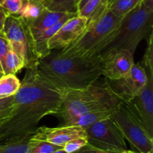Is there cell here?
I'll list each match as a JSON object with an SVG mask.
<instances>
[{
    "label": "cell",
    "instance_id": "4fadbf2b",
    "mask_svg": "<svg viewBox=\"0 0 153 153\" xmlns=\"http://www.w3.org/2000/svg\"><path fill=\"white\" fill-rule=\"evenodd\" d=\"M78 137H86L85 128L76 125H64L58 128L43 126L37 128L32 139L47 141L63 147L67 142Z\"/></svg>",
    "mask_w": 153,
    "mask_h": 153
},
{
    "label": "cell",
    "instance_id": "3957f363",
    "mask_svg": "<svg viewBox=\"0 0 153 153\" xmlns=\"http://www.w3.org/2000/svg\"><path fill=\"white\" fill-rule=\"evenodd\" d=\"M97 81L85 88L64 92L61 108L56 116H61L65 124L87 112L114 109L122 102L107 80L102 83Z\"/></svg>",
    "mask_w": 153,
    "mask_h": 153
},
{
    "label": "cell",
    "instance_id": "5bb4252c",
    "mask_svg": "<svg viewBox=\"0 0 153 153\" xmlns=\"http://www.w3.org/2000/svg\"><path fill=\"white\" fill-rule=\"evenodd\" d=\"M76 16H77V13H67L64 17L47 29L37 34L30 36L33 53L37 60L41 59L50 53L51 50L48 46L49 40L68 20Z\"/></svg>",
    "mask_w": 153,
    "mask_h": 153
},
{
    "label": "cell",
    "instance_id": "7a4b0ae2",
    "mask_svg": "<svg viewBox=\"0 0 153 153\" xmlns=\"http://www.w3.org/2000/svg\"><path fill=\"white\" fill-rule=\"evenodd\" d=\"M39 74L63 92L88 86L102 75L100 56L89 58L64 57L58 52H52L36 63Z\"/></svg>",
    "mask_w": 153,
    "mask_h": 153
},
{
    "label": "cell",
    "instance_id": "30bf717a",
    "mask_svg": "<svg viewBox=\"0 0 153 153\" xmlns=\"http://www.w3.org/2000/svg\"><path fill=\"white\" fill-rule=\"evenodd\" d=\"M148 80L144 68L140 63L134 64L129 73L120 79L110 80L108 83L115 94L122 101L127 102L135 97Z\"/></svg>",
    "mask_w": 153,
    "mask_h": 153
},
{
    "label": "cell",
    "instance_id": "83f0119b",
    "mask_svg": "<svg viewBox=\"0 0 153 153\" xmlns=\"http://www.w3.org/2000/svg\"><path fill=\"white\" fill-rule=\"evenodd\" d=\"M10 50H11V47H10V43L6 38L5 34H4L3 31L0 32V62H1V66H3L4 58Z\"/></svg>",
    "mask_w": 153,
    "mask_h": 153
},
{
    "label": "cell",
    "instance_id": "44dd1931",
    "mask_svg": "<svg viewBox=\"0 0 153 153\" xmlns=\"http://www.w3.org/2000/svg\"><path fill=\"white\" fill-rule=\"evenodd\" d=\"M23 68H25L23 59L18 54L10 50L4 58L2 66L4 74H15Z\"/></svg>",
    "mask_w": 153,
    "mask_h": 153
},
{
    "label": "cell",
    "instance_id": "f546056e",
    "mask_svg": "<svg viewBox=\"0 0 153 153\" xmlns=\"http://www.w3.org/2000/svg\"><path fill=\"white\" fill-rule=\"evenodd\" d=\"M8 15L9 14L6 10H4L2 8L0 7V32L3 31L4 22H5V20Z\"/></svg>",
    "mask_w": 153,
    "mask_h": 153
},
{
    "label": "cell",
    "instance_id": "603a6c76",
    "mask_svg": "<svg viewBox=\"0 0 153 153\" xmlns=\"http://www.w3.org/2000/svg\"><path fill=\"white\" fill-rule=\"evenodd\" d=\"M13 96L0 97V125L13 116L14 112Z\"/></svg>",
    "mask_w": 153,
    "mask_h": 153
},
{
    "label": "cell",
    "instance_id": "2e32d148",
    "mask_svg": "<svg viewBox=\"0 0 153 153\" xmlns=\"http://www.w3.org/2000/svg\"><path fill=\"white\" fill-rule=\"evenodd\" d=\"M34 133L0 142V153H29L34 142L32 136Z\"/></svg>",
    "mask_w": 153,
    "mask_h": 153
},
{
    "label": "cell",
    "instance_id": "836d02e7",
    "mask_svg": "<svg viewBox=\"0 0 153 153\" xmlns=\"http://www.w3.org/2000/svg\"><path fill=\"white\" fill-rule=\"evenodd\" d=\"M114 0H107V4H108V7L109 5H110L111 4V2H113Z\"/></svg>",
    "mask_w": 153,
    "mask_h": 153
},
{
    "label": "cell",
    "instance_id": "7402d4cb",
    "mask_svg": "<svg viewBox=\"0 0 153 153\" xmlns=\"http://www.w3.org/2000/svg\"><path fill=\"white\" fill-rule=\"evenodd\" d=\"M140 0H114L108 8L117 17H123L137 5Z\"/></svg>",
    "mask_w": 153,
    "mask_h": 153
},
{
    "label": "cell",
    "instance_id": "6da1fadb",
    "mask_svg": "<svg viewBox=\"0 0 153 153\" xmlns=\"http://www.w3.org/2000/svg\"><path fill=\"white\" fill-rule=\"evenodd\" d=\"M64 94L42 77L35 66L27 68L20 87L13 96V116L0 125V142L34 133L43 117L58 114Z\"/></svg>",
    "mask_w": 153,
    "mask_h": 153
},
{
    "label": "cell",
    "instance_id": "d6a6232c",
    "mask_svg": "<svg viewBox=\"0 0 153 153\" xmlns=\"http://www.w3.org/2000/svg\"><path fill=\"white\" fill-rule=\"evenodd\" d=\"M52 153H68V152H66L65 150L62 148H60V149H58V150H56V151L53 152H52Z\"/></svg>",
    "mask_w": 153,
    "mask_h": 153
},
{
    "label": "cell",
    "instance_id": "4316f807",
    "mask_svg": "<svg viewBox=\"0 0 153 153\" xmlns=\"http://www.w3.org/2000/svg\"><path fill=\"white\" fill-rule=\"evenodd\" d=\"M86 137H78L71 140L63 146V148L68 153H74L88 143Z\"/></svg>",
    "mask_w": 153,
    "mask_h": 153
},
{
    "label": "cell",
    "instance_id": "e0dca14e",
    "mask_svg": "<svg viewBox=\"0 0 153 153\" xmlns=\"http://www.w3.org/2000/svg\"><path fill=\"white\" fill-rule=\"evenodd\" d=\"M115 108L111 110L92 111V112H87V113L75 118L67 124H64V125H76L82 127L83 128H86L89 127V126L92 125V124H95L98 122L111 117Z\"/></svg>",
    "mask_w": 153,
    "mask_h": 153
},
{
    "label": "cell",
    "instance_id": "ba28073f",
    "mask_svg": "<svg viewBox=\"0 0 153 153\" xmlns=\"http://www.w3.org/2000/svg\"><path fill=\"white\" fill-rule=\"evenodd\" d=\"M3 32L12 50L23 59L25 68L35 66L37 60L33 53L31 40L23 20L16 15L9 14L4 22Z\"/></svg>",
    "mask_w": 153,
    "mask_h": 153
},
{
    "label": "cell",
    "instance_id": "d4e9b609",
    "mask_svg": "<svg viewBox=\"0 0 153 153\" xmlns=\"http://www.w3.org/2000/svg\"><path fill=\"white\" fill-rule=\"evenodd\" d=\"M33 140L34 142L31 146L29 153H52L63 148L47 141L34 140Z\"/></svg>",
    "mask_w": 153,
    "mask_h": 153
},
{
    "label": "cell",
    "instance_id": "8fae6325",
    "mask_svg": "<svg viewBox=\"0 0 153 153\" xmlns=\"http://www.w3.org/2000/svg\"><path fill=\"white\" fill-rule=\"evenodd\" d=\"M134 54L127 50H120L100 57L102 75L110 80H115L125 76L129 73L134 64Z\"/></svg>",
    "mask_w": 153,
    "mask_h": 153
},
{
    "label": "cell",
    "instance_id": "8992f818",
    "mask_svg": "<svg viewBox=\"0 0 153 153\" xmlns=\"http://www.w3.org/2000/svg\"><path fill=\"white\" fill-rule=\"evenodd\" d=\"M111 118L120 129L126 140L140 153L153 151V136L131 113L124 102L114 109Z\"/></svg>",
    "mask_w": 153,
    "mask_h": 153
},
{
    "label": "cell",
    "instance_id": "d590c367",
    "mask_svg": "<svg viewBox=\"0 0 153 153\" xmlns=\"http://www.w3.org/2000/svg\"><path fill=\"white\" fill-rule=\"evenodd\" d=\"M4 74L3 73L2 71H0V78H1L2 76H4Z\"/></svg>",
    "mask_w": 153,
    "mask_h": 153
},
{
    "label": "cell",
    "instance_id": "ffe728a7",
    "mask_svg": "<svg viewBox=\"0 0 153 153\" xmlns=\"http://www.w3.org/2000/svg\"><path fill=\"white\" fill-rule=\"evenodd\" d=\"M79 0H44V7L52 11L63 13H77Z\"/></svg>",
    "mask_w": 153,
    "mask_h": 153
},
{
    "label": "cell",
    "instance_id": "e575fe53",
    "mask_svg": "<svg viewBox=\"0 0 153 153\" xmlns=\"http://www.w3.org/2000/svg\"><path fill=\"white\" fill-rule=\"evenodd\" d=\"M0 71L3 72V69H2V66H1V62H0ZM3 73H4V72H3Z\"/></svg>",
    "mask_w": 153,
    "mask_h": 153
},
{
    "label": "cell",
    "instance_id": "277c9868",
    "mask_svg": "<svg viewBox=\"0 0 153 153\" xmlns=\"http://www.w3.org/2000/svg\"><path fill=\"white\" fill-rule=\"evenodd\" d=\"M122 20L123 17L116 16L107 8L97 20L87 23L77 40L58 52L64 57L89 58L100 56V52L115 36Z\"/></svg>",
    "mask_w": 153,
    "mask_h": 153
},
{
    "label": "cell",
    "instance_id": "d6986e66",
    "mask_svg": "<svg viewBox=\"0 0 153 153\" xmlns=\"http://www.w3.org/2000/svg\"><path fill=\"white\" fill-rule=\"evenodd\" d=\"M20 85L21 82L15 74H4L0 78V97L13 96Z\"/></svg>",
    "mask_w": 153,
    "mask_h": 153
},
{
    "label": "cell",
    "instance_id": "52a82bcc",
    "mask_svg": "<svg viewBox=\"0 0 153 153\" xmlns=\"http://www.w3.org/2000/svg\"><path fill=\"white\" fill-rule=\"evenodd\" d=\"M85 129L88 143L103 150H127L125 137L111 117L98 122Z\"/></svg>",
    "mask_w": 153,
    "mask_h": 153
},
{
    "label": "cell",
    "instance_id": "4dcf8cb0",
    "mask_svg": "<svg viewBox=\"0 0 153 153\" xmlns=\"http://www.w3.org/2000/svg\"><path fill=\"white\" fill-rule=\"evenodd\" d=\"M141 2L146 8L153 10V0H141Z\"/></svg>",
    "mask_w": 153,
    "mask_h": 153
},
{
    "label": "cell",
    "instance_id": "1f68e13d",
    "mask_svg": "<svg viewBox=\"0 0 153 153\" xmlns=\"http://www.w3.org/2000/svg\"><path fill=\"white\" fill-rule=\"evenodd\" d=\"M88 1H90V0H79L77 4V12L79 11L80 9H82V8L84 7V5H85Z\"/></svg>",
    "mask_w": 153,
    "mask_h": 153
},
{
    "label": "cell",
    "instance_id": "ac0fdd59",
    "mask_svg": "<svg viewBox=\"0 0 153 153\" xmlns=\"http://www.w3.org/2000/svg\"><path fill=\"white\" fill-rule=\"evenodd\" d=\"M45 8L43 0H23L22 6L16 16L25 22L37 19Z\"/></svg>",
    "mask_w": 153,
    "mask_h": 153
},
{
    "label": "cell",
    "instance_id": "484cf974",
    "mask_svg": "<svg viewBox=\"0 0 153 153\" xmlns=\"http://www.w3.org/2000/svg\"><path fill=\"white\" fill-rule=\"evenodd\" d=\"M23 0H0V7L9 14L16 15L22 6Z\"/></svg>",
    "mask_w": 153,
    "mask_h": 153
},
{
    "label": "cell",
    "instance_id": "f1b7e54d",
    "mask_svg": "<svg viewBox=\"0 0 153 153\" xmlns=\"http://www.w3.org/2000/svg\"><path fill=\"white\" fill-rule=\"evenodd\" d=\"M130 150H126L123 152H115V151H108V150H103L101 148H97L94 146L91 145L90 143H87L85 146L81 148L80 149L76 151L74 153H130Z\"/></svg>",
    "mask_w": 153,
    "mask_h": 153
},
{
    "label": "cell",
    "instance_id": "cb8c5ba5",
    "mask_svg": "<svg viewBox=\"0 0 153 153\" xmlns=\"http://www.w3.org/2000/svg\"><path fill=\"white\" fill-rule=\"evenodd\" d=\"M147 40V48L143 56L142 66L144 68L146 74H149L153 75V32L149 34Z\"/></svg>",
    "mask_w": 153,
    "mask_h": 153
},
{
    "label": "cell",
    "instance_id": "7c38bea8",
    "mask_svg": "<svg viewBox=\"0 0 153 153\" xmlns=\"http://www.w3.org/2000/svg\"><path fill=\"white\" fill-rule=\"evenodd\" d=\"M88 20L85 17L76 16L67 21L48 42L51 51L67 47L77 40L82 34L87 26Z\"/></svg>",
    "mask_w": 153,
    "mask_h": 153
},
{
    "label": "cell",
    "instance_id": "8d00e7d4",
    "mask_svg": "<svg viewBox=\"0 0 153 153\" xmlns=\"http://www.w3.org/2000/svg\"><path fill=\"white\" fill-rule=\"evenodd\" d=\"M130 153H136V152H132V151H131V152ZM149 153H153V151L152 152H149Z\"/></svg>",
    "mask_w": 153,
    "mask_h": 153
},
{
    "label": "cell",
    "instance_id": "9c48e42d",
    "mask_svg": "<svg viewBox=\"0 0 153 153\" xmlns=\"http://www.w3.org/2000/svg\"><path fill=\"white\" fill-rule=\"evenodd\" d=\"M146 75L148 80L146 85L135 97L124 104L153 136V75Z\"/></svg>",
    "mask_w": 153,
    "mask_h": 153
},
{
    "label": "cell",
    "instance_id": "74e56055",
    "mask_svg": "<svg viewBox=\"0 0 153 153\" xmlns=\"http://www.w3.org/2000/svg\"><path fill=\"white\" fill-rule=\"evenodd\" d=\"M43 1H44V0H43Z\"/></svg>",
    "mask_w": 153,
    "mask_h": 153
},
{
    "label": "cell",
    "instance_id": "9a60e30c",
    "mask_svg": "<svg viewBox=\"0 0 153 153\" xmlns=\"http://www.w3.org/2000/svg\"><path fill=\"white\" fill-rule=\"evenodd\" d=\"M67 14L63 12L52 11L45 8L37 19L28 22H25L24 21L26 25L28 35L30 37L47 29L48 28L56 23L61 18L64 17Z\"/></svg>",
    "mask_w": 153,
    "mask_h": 153
},
{
    "label": "cell",
    "instance_id": "5b68a950",
    "mask_svg": "<svg viewBox=\"0 0 153 153\" xmlns=\"http://www.w3.org/2000/svg\"><path fill=\"white\" fill-rule=\"evenodd\" d=\"M152 30L153 10L146 8L140 0L133 10L123 17L116 34L100 52V56L120 50H127L134 53L139 43L147 39Z\"/></svg>",
    "mask_w": 153,
    "mask_h": 153
}]
</instances>
